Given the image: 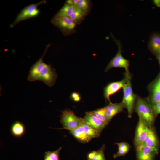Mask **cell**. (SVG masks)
I'll list each match as a JSON object with an SVG mask.
<instances>
[{"label": "cell", "mask_w": 160, "mask_h": 160, "mask_svg": "<svg viewBox=\"0 0 160 160\" xmlns=\"http://www.w3.org/2000/svg\"><path fill=\"white\" fill-rule=\"evenodd\" d=\"M136 101L135 111L139 118L142 119L149 128H151L155 116L151 104L141 98H137Z\"/></svg>", "instance_id": "1"}, {"label": "cell", "mask_w": 160, "mask_h": 160, "mask_svg": "<svg viewBox=\"0 0 160 160\" xmlns=\"http://www.w3.org/2000/svg\"><path fill=\"white\" fill-rule=\"evenodd\" d=\"M127 81L123 86L124 95L122 102L128 112V116L131 118L133 113L136 97L132 89L130 75L125 74Z\"/></svg>", "instance_id": "2"}, {"label": "cell", "mask_w": 160, "mask_h": 160, "mask_svg": "<svg viewBox=\"0 0 160 160\" xmlns=\"http://www.w3.org/2000/svg\"><path fill=\"white\" fill-rule=\"evenodd\" d=\"M110 33L111 37L118 46V50L115 56L111 60L106 66L105 71L107 72L113 68H123L125 70V74L130 75L129 71V61L124 58L121 54L123 51L122 44L119 40L115 38L111 32Z\"/></svg>", "instance_id": "3"}, {"label": "cell", "mask_w": 160, "mask_h": 160, "mask_svg": "<svg viewBox=\"0 0 160 160\" xmlns=\"http://www.w3.org/2000/svg\"><path fill=\"white\" fill-rule=\"evenodd\" d=\"M60 122L63 129L70 131L80 125L84 123L83 118L77 116L73 111L69 109L62 112Z\"/></svg>", "instance_id": "4"}, {"label": "cell", "mask_w": 160, "mask_h": 160, "mask_svg": "<svg viewBox=\"0 0 160 160\" xmlns=\"http://www.w3.org/2000/svg\"><path fill=\"white\" fill-rule=\"evenodd\" d=\"M46 3V1L44 0L38 3L31 4L22 9L17 15L15 21L10 25V28H13L20 21L37 16L39 13V11L38 9V7L40 5L45 4Z\"/></svg>", "instance_id": "5"}, {"label": "cell", "mask_w": 160, "mask_h": 160, "mask_svg": "<svg viewBox=\"0 0 160 160\" xmlns=\"http://www.w3.org/2000/svg\"><path fill=\"white\" fill-rule=\"evenodd\" d=\"M51 22L59 29L65 36L73 34L76 32L75 27L76 25L70 18H52Z\"/></svg>", "instance_id": "6"}, {"label": "cell", "mask_w": 160, "mask_h": 160, "mask_svg": "<svg viewBox=\"0 0 160 160\" xmlns=\"http://www.w3.org/2000/svg\"><path fill=\"white\" fill-rule=\"evenodd\" d=\"M57 76L55 70L51 65L47 64L38 76L36 80L41 81L51 87L55 82Z\"/></svg>", "instance_id": "7"}, {"label": "cell", "mask_w": 160, "mask_h": 160, "mask_svg": "<svg viewBox=\"0 0 160 160\" xmlns=\"http://www.w3.org/2000/svg\"><path fill=\"white\" fill-rule=\"evenodd\" d=\"M83 120L84 123L97 132L100 134L107 125L97 118L92 111L86 112Z\"/></svg>", "instance_id": "8"}, {"label": "cell", "mask_w": 160, "mask_h": 160, "mask_svg": "<svg viewBox=\"0 0 160 160\" xmlns=\"http://www.w3.org/2000/svg\"><path fill=\"white\" fill-rule=\"evenodd\" d=\"M150 128L142 119L139 118L135 137V143L136 147L143 144Z\"/></svg>", "instance_id": "9"}, {"label": "cell", "mask_w": 160, "mask_h": 160, "mask_svg": "<svg viewBox=\"0 0 160 160\" xmlns=\"http://www.w3.org/2000/svg\"><path fill=\"white\" fill-rule=\"evenodd\" d=\"M50 45L49 44L47 45L44 53L42 57L31 67L27 78L29 81L31 82L36 80L38 76L47 65L43 62V58L48 48Z\"/></svg>", "instance_id": "10"}, {"label": "cell", "mask_w": 160, "mask_h": 160, "mask_svg": "<svg viewBox=\"0 0 160 160\" xmlns=\"http://www.w3.org/2000/svg\"><path fill=\"white\" fill-rule=\"evenodd\" d=\"M137 160H153L158 149L142 145L136 147Z\"/></svg>", "instance_id": "11"}, {"label": "cell", "mask_w": 160, "mask_h": 160, "mask_svg": "<svg viewBox=\"0 0 160 160\" xmlns=\"http://www.w3.org/2000/svg\"><path fill=\"white\" fill-rule=\"evenodd\" d=\"M149 103L151 105L160 101V75L150 85Z\"/></svg>", "instance_id": "12"}, {"label": "cell", "mask_w": 160, "mask_h": 160, "mask_svg": "<svg viewBox=\"0 0 160 160\" xmlns=\"http://www.w3.org/2000/svg\"><path fill=\"white\" fill-rule=\"evenodd\" d=\"M126 81L127 78L125 76L124 79L121 81L112 82L104 88V96L105 99L109 102H111L109 97L110 96L123 87Z\"/></svg>", "instance_id": "13"}, {"label": "cell", "mask_w": 160, "mask_h": 160, "mask_svg": "<svg viewBox=\"0 0 160 160\" xmlns=\"http://www.w3.org/2000/svg\"><path fill=\"white\" fill-rule=\"evenodd\" d=\"M105 107L106 113L109 122L116 114L123 111L125 108L123 102L113 103L109 102L108 105Z\"/></svg>", "instance_id": "14"}, {"label": "cell", "mask_w": 160, "mask_h": 160, "mask_svg": "<svg viewBox=\"0 0 160 160\" xmlns=\"http://www.w3.org/2000/svg\"><path fill=\"white\" fill-rule=\"evenodd\" d=\"M82 124L70 130V132L79 142L85 143L89 142L92 139L89 138L84 132Z\"/></svg>", "instance_id": "15"}, {"label": "cell", "mask_w": 160, "mask_h": 160, "mask_svg": "<svg viewBox=\"0 0 160 160\" xmlns=\"http://www.w3.org/2000/svg\"><path fill=\"white\" fill-rule=\"evenodd\" d=\"M75 6V5L71 4L66 1L63 7L55 14L52 18H70L73 12Z\"/></svg>", "instance_id": "16"}, {"label": "cell", "mask_w": 160, "mask_h": 160, "mask_svg": "<svg viewBox=\"0 0 160 160\" xmlns=\"http://www.w3.org/2000/svg\"><path fill=\"white\" fill-rule=\"evenodd\" d=\"M148 47L149 49L153 53L157 55L160 51V34L154 33L150 38Z\"/></svg>", "instance_id": "17"}, {"label": "cell", "mask_w": 160, "mask_h": 160, "mask_svg": "<svg viewBox=\"0 0 160 160\" xmlns=\"http://www.w3.org/2000/svg\"><path fill=\"white\" fill-rule=\"evenodd\" d=\"M158 143L154 132L151 128H150L147 136L142 145L158 149Z\"/></svg>", "instance_id": "18"}, {"label": "cell", "mask_w": 160, "mask_h": 160, "mask_svg": "<svg viewBox=\"0 0 160 160\" xmlns=\"http://www.w3.org/2000/svg\"><path fill=\"white\" fill-rule=\"evenodd\" d=\"M87 15L79 9L77 4H76L75 5L70 18L76 25L80 24L84 21L85 20V17Z\"/></svg>", "instance_id": "19"}, {"label": "cell", "mask_w": 160, "mask_h": 160, "mask_svg": "<svg viewBox=\"0 0 160 160\" xmlns=\"http://www.w3.org/2000/svg\"><path fill=\"white\" fill-rule=\"evenodd\" d=\"M25 128L24 125L21 122L16 121L12 125L11 132L15 137H19L23 136L25 133Z\"/></svg>", "instance_id": "20"}, {"label": "cell", "mask_w": 160, "mask_h": 160, "mask_svg": "<svg viewBox=\"0 0 160 160\" xmlns=\"http://www.w3.org/2000/svg\"><path fill=\"white\" fill-rule=\"evenodd\" d=\"M118 147V150L114 157L115 158L125 155L130 148V145L127 143L124 142L116 143Z\"/></svg>", "instance_id": "21"}, {"label": "cell", "mask_w": 160, "mask_h": 160, "mask_svg": "<svg viewBox=\"0 0 160 160\" xmlns=\"http://www.w3.org/2000/svg\"><path fill=\"white\" fill-rule=\"evenodd\" d=\"M92 3L89 0H79L77 5L79 9L87 15L92 8Z\"/></svg>", "instance_id": "22"}, {"label": "cell", "mask_w": 160, "mask_h": 160, "mask_svg": "<svg viewBox=\"0 0 160 160\" xmlns=\"http://www.w3.org/2000/svg\"><path fill=\"white\" fill-rule=\"evenodd\" d=\"M92 112L97 118L107 125L108 124L109 122L106 115L105 107L97 109Z\"/></svg>", "instance_id": "23"}, {"label": "cell", "mask_w": 160, "mask_h": 160, "mask_svg": "<svg viewBox=\"0 0 160 160\" xmlns=\"http://www.w3.org/2000/svg\"><path fill=\"white\" fill-rule=\"evenodd\" d=\"M62 147H60L55 151L46 152L44 156V160H60L59 153Z\"/></svg>", "instance_id": "24"}, {"label": "cell", "mask_w": 160, "mask_h": 160, "mask_svg": "<svg viewBox=\"0 0 160 160\" xmlns=\"http://www.w3.org/2000/svg\"><path fill=\"white\" fill-rule=\"evenodd\" d=\"M82 125L84 132L91 139L98 137L100 136V134L85 124L84 122L82 123Z\"/></svg>", "instance_id": "25"}, {"label": "cell", "mask_w": 160, "mask_h": 160, "mask_svg": "<svg viewBox=\"0 0 160 160\" xmlns=\"http://www.w3.org/2000/svg\"><path fill=\"white\" fill-rule=\"evenodd\" d=\"M105 146L104 145L96 151L94 158L92 160H106L104 153Z\"/></svg>", "instance_id": "26"}, {"label": "cell", "mask_w": 160, "mask_h": 160, "mask_svg": "<svg viewBox=\"0 0 160 160\" xmlns=\"http://www.w3.org/2000/svg\"><path fill=\"white\" fill-rule=\"evenodd\" d=\"M154 116L160 114V101L151 106Z\"/></svg>", "instance_id": "27"}, {"label": "cell", "mask_w": 160, "mask_h": 160, "mask_svg": "<svg viewBox=\"0 0 160 160\" xmlns=\"http://www.w3.org/2000/svg\"><path fill=\"white\" fill-rule=\"evenodd\" d=\"M71 97L75 102H78L81 99V97L79 94L76 92L71 94Z\"/></svg>", "instance_id": "28"}, {"label": "cell", "mask_w": 160, "mask_h": 160, "mask_svg": "<svg viewBox=\"0 0 160 160\" xmlns=\"http://www.w3.org/2000/svg\"><path fill=\"white\" fill-rule=\"evenodd\" d=\"M79 0H68L66 1L67 2L73 5L78 4Z\"/></svg>", "instance_id": "29"}, {"label": "cell", "mask_w": 160, "mask_h": 160, "mask_svg": "<svg viewBox=\"0 0 160 160\" xmlns=\"http://www.w3.org/2000/svg\"><path fill=\"white\" fill-rule=\"evenodd\" d=\"M154 2L157 6L160 7V0H155Z\"/></svg>", "instance_id": "30"}, {"label": "cell", "mask_w": 160, "mask_h": 160, "mask_svg": "<svg viewBox=\"0 0 160 160\" xmlns=\"http://www.w3.org/2000/svg\"><path fill=\"white\" fill-rule=\"evenodd\" d=\"M157 58L159 62L160 66V54L157 55Z\"/></svg>", "instance_id": "31"}]
</instances>
